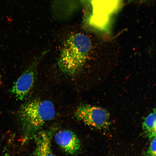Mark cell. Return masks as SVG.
Returning <instances> with one entry per match:
<instances>
[{
	"instance_id": "cell-1",
	"label": "cell",
	"mask_w": 156,
	"mask_h": 156,
	"mask_svg": "<svg viewBox=\"0 0 156 156\" xmlns=\"http://www.w3.org/2000/svg\"><path fill=\"white\" fill-rule=\"evenodd\" d=\"M89 37L78 33L67 37L61 49L57 64L60 71L69 76L76 75L86 64L91 46Z\"/></svg>"
},
{
	"instance_id": "cell-4",
	"label": "cell",
	"mask_w": 156,
	"mask_h": 156,
	"mask_svg": "<svg viewBox=\"0 0 156 156\" xmlns=\"http://www.w3.org/2000/svg\"><path fill=\"white\" fill-rule=\"evenodd\" d=\"M46 53L43 52L34 59L14 83L11 92L16 99L23 101L29 94L34 84L38 66Z\"/></svg>"
},
{
	"instance_id": "cell-6",
	"label": "cell",
	"mask_w": 156,
	"mask_h": 156,
	"mask_svg": "<svg viewBox=\"0 0 156 156\" xmlns=\"http://www.w3.org/2000/svg\"><path fill=\"white\" fill-rule=\"evenodd\" d=\"M55 140L58 145L69 154H75L81 147V142L78 137L74 133L69 130L59 131L55 135Z\"/></svg>"
},
{
	"instance_id": "cell-3",
	"label": "cell",
	"mask_w": 156,
	"mask_h": 156,
	"mask_svg": "<svg viewBox=\"0 0 156 156\" xmlns=\"http://www.w3.org/2000/svg\"><path fill=\"white\" fill-rule=\"evenodd\" d=\"M74 114L78 120L97 129H105L110 124L109 113L106 109L100 107L82 105L76 109Z\"/></svg>"
},
{
	"instance_id": "cell-8",
	"label": "cell",
	"mask_w": 156,
	"mask_h": 156,
	"mask_svg": "<svg viewBox=\"0 0 156 156\" xmlns=\"http://www.w3.org/2000/svg\"><path fill=\"white\" fill-rule=\"evenodd\" d=\"M142 128L144 133L150 139L156 137V112L155 109L143 122Z\"/></svg>"
},
{
	"instance_id": "cell-7",
	"label": "cell",
	"mask_w": 156,
	"mask_h": 156,
	"mask_svg": "<svg viewBox=\"0 0 156 156\" xmlns=\"http://www.w3.org/2000/svg\"><path fill=\"white\" fill-rule=\"evenodd\" d=\"M35 139L36 145L33 156H56L51 149V135L47 132H39Z\"/></svg>"
},
{
	"instance_id": "cell-5",
	"label": "cell",
	"mask_w": 156,
	"mask_h": 156,
	"mask_svg": "<svg viewBox=\"0 0 156 156\" xmlns=\"http://www.w3.org/2000/svg\"><path fill=\"white\" fill-rule=\"evenodd\" d=\"M120 0H94L95 6L93 18L90 21L94 27L104 29L109 26V16L117 9Z\"/></svg>"
},
{
	"instance_id": "cell-2",
	"label": "cell",
	"mask_w": 156,
	"mask_h": 156,
	"mask_svg": "<svg viewBox=\"0 0 156 156\" xmlns=\"http://www.w3.org/2000/svg\"><path fill=\"white\" fill-rule=\"evenodd\" d=\"M55 115L53 104L49 100L34 99L22 105L18 112V119L24 142L33 136L46 122Z\"/></svg>"
},
{
	"instance_id": "cell-9",
	"label": "cell",
	"mask_w": 156,
	"mask_h": 156,
	"mask_svg": "<svg viewBox=\"0 0 156 156\" xmlns=\"http://www.w3.org/2000/svg\"><path fill=\"white\" fill-rule=\"evenodd\" d=\"M156 137L152 139L147 150L142 156H156Z\"/></svg>"
}]
</instances>
